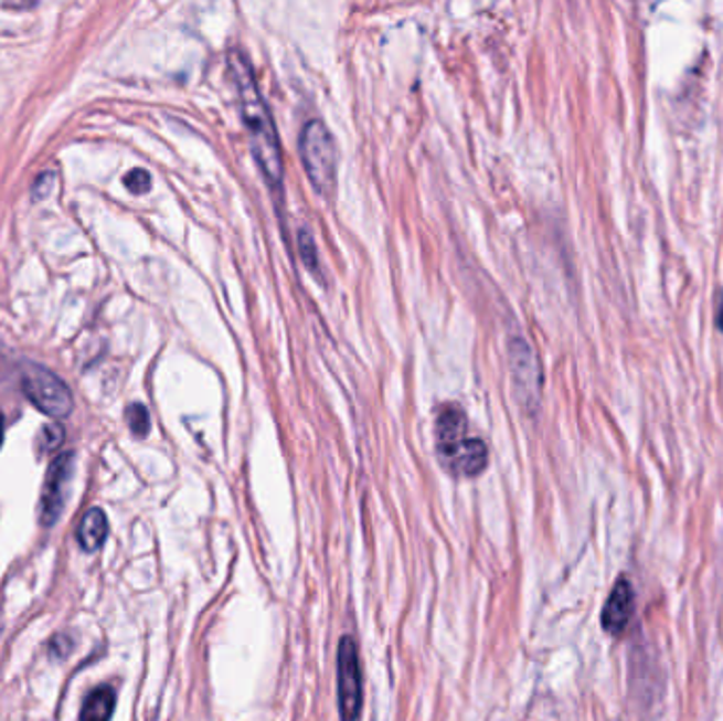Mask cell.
I'll list each match as a JSON object with an SVG mask.
<instances>
[{"label":"cell","instance_id":"1","mask_svg":"<svg viewBox=\"0 0 723 721\" xmlns=\"http://www.w3.org/2000/svg\"><path fill=\"white\" fill-rule=\"evenodd\" d=\"M226 62H228V75L237 92L242 119L248 129L252 155L261 172L267 178V182L279 187L284 178V161L277 140V129H275L274 117L256 85L248 55L240 50L228 51Z\"/></svg>","mask_w":723,"mask_h":721},{"label":"cell","instance_id":"2","mask_svg":"<svg viewBox=\"0 0 723 721\" xmlns=\"http://www.w3.org/2000/svg\"><path fill=\"white\" fill-rule=\"evenodd\" d=\"M436 447L440 462L455 476L475 478L487 468L489 450L487 445L468 436V422L459 406L449 404L440 411L436 422Z\"/></svg>","mask_w":723,"mask_h":721},{"label":"cell","instance_id":"3","mask_svg":"<svg viewBox=\"0 0 723 721\" xmlns=\"http://www.w3.org/2000/svg\"><path fill=\"white\" fill-rule=\"evenodd\" d=\"M300 159L305 166V172L309 176L311 184L318 193L328 195L332 193L337 184V145L326 127L325 121L311 119L307 121L299 140Z\"/></svg>","mask_w":723,"mask_h":721},{"label":"cell","instance_id":"4","mask_svg":"<svg viewBox=\"0 0 723 721\" xmlns=\"http://www.w3.org/2000/svg\"><path fill=\"white\" fill-rule=\"evenodd\" d=\"M22 388H24L28 400L41 413L55 417V420L71 415V411L75 406V400H73L68 385L45 367H39V364L28 367L22 377Z\"/></svg>","mask_w":723,"mask_h":721},{"label":"cell","instance_id":"5","mask_svg":"<svg viewBox=\"0 0 723 721\" xmlns=\"http://www.w3.org/2000/svg\"><path fill=\"white\" fill-rule=\"evenodd\" d=\"M337 697L341 721H358L362 711V671L358 646L348 635L339 642L337 654Z\"/></svg>","mask_w":723,"mask_h":721},{"label":"cell","instance_id":"6","mask_svg":"<svg viewBox=\"0 0 723 721\" xmlns=\"http://www.w3.org/2000/svg\"><path fill=\"white\" fill-rule=\"evenodd\" d=\"M508 353L517 399L523 402L527 411H538L542 400V369L535 351L524 337H512Z\"/></svg>","mask_w":723,"mask_h":721},{"label":"cell","instance_id":"7","mask_svg":"<svg viewBox=\"0 0 723 721\" xmlns=\"http://www.w3.org/2000/svg\"><path fill=\"white\" fill-rule=\"evenodd\" d=\"M73 474H75V455L73 453H62L60 457H55L51 462L50 470L45 476V485H43V494H41V522L45 527L55 524L60 519L64 503H66V494H68Z\"/></svg>","mask_w":723,"mask_h":721},{"label":"cell","instance_id":"8","mask_svg":"<svg viewBox=\"0 0 723 721\" xmlns=\"http://www.w3.org/2000/svg\"><path fill=\"white\" fill-rule=\"evenodd\" d=\"M632 609H635L632 586L626 577H620L616 582V586L612 589L607 603L603 607V614H600L603 630L612 637H620L632 618Z\"/></svg>","mask_w":723,"mask_h":721},{"label":"cell","instance_id":"9","mask_svg":"<svg viewBox=\"0 0 723 721\" xmlns=\"http://www.w3.org/2000/svg\"><path fill=\"white\" fill-rule=\"evenodd\" d=\"M76 536H78V544L83 550H87V552L100 550L102 544L106 542V536H108V519L100 508H92L85 512Z\"/></svg>","mask_w":723,"mask_h":721},{"label":"cell","instance_id":"10","mask_svg":"<svg viewBox=\"0 0 723 721\" xmlns=\"http://www.w3.org/2000/svg\"><path fill=\"white\" fill-rule=\"evenodd\" d=\"M113 711H115V690L108 686L96 688L83 702L81 721H110Z\"/></svg>","mask_w":723,"mask_h":721},{"label":"cell","instance_id":"11","mask_svg":"<svg viewBox=\"0 0 723 721\" xmlns=\"http://www.w3.org/2000/svg\"><path fill=\"white\" fill-rule=\"evenodd\" d=\"M125 417H127V423H129V430L136 434V436H147L150 430V415L147 411L145 404H129L127 411H125Z\"/></svg>","mask_w":723,"mask_h":721},{"label":"cell","instance_id":"12","mask_svg":"<svg viewBox=\"0 0 723 721\" xmlns=\"http://www.w3.org/2000/svg\"><path fill=\"white\" fill-rule=\"evenodd\" d=\"M299 252L305 261V265L311 269V272H318V250H316V244H313V237L309 231L300 229L299 231Z\"/></svg>","mask_w":723,"mask_h":721},{"label":"cell","instance_id":"13","mask_svg":"<svg viewBox=\"0 0 723 721\" xmlns=\"http://www.w3.org/2000/svg\"><path fill=\"white\" fill-rule=\"evenodd\" d=\"M125 187L136 193L142 195L150 189V174L147 170H131L129 174L125 176Z\"/></svg>","mask_w":723,"mask_h":721},{"label":"cell","instance_id":"14","mask_svg":"<svg viewBox=\"0 0 723 721\" xmlns=\"http://www.w3.org/2000/svg\"><path fill=\"white\" fill-rule=\"evenodd\" d=\"M53 182H55V172H45V174L39 176L34 187H32V193L36 200H45L53 189Z\"/></svg>","mask_w":723,"mask_h":721},{"label":"cell","instance_id":"15","mask_svg":"<svg viewBox=\"0 0 723 721\" xmlns=\"http://www.w3.org/2000/svg\"><path fill=\"white\" fill-rule=\"evenodd\" d=\"M715 324L717 328L723 332V290L720 293V299H717V309H715Z\"/></svg>","mask_w":723,"mask_h":721},{"label":"cell","instance_id":"16","mask_svg":"<svg viewBox=\"0 0 723 721\" xmlns=\"http://www.w3.org/2000/svg\"><path fill=\"white\" fill-rule=\"evenodd\" d=\"M0 443H2V417H0Z\"/></svg>","mask_w":723,"mask_h":721}]
</instances>
